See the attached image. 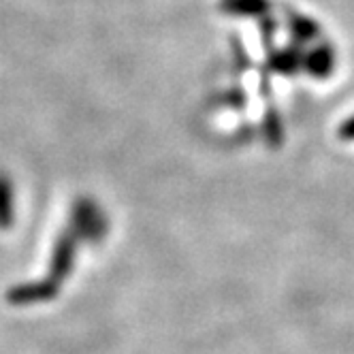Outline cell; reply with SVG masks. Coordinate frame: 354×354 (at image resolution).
I'll return each instance as SVG.
<instances>
[{
  "label": "cell",
  "instance_id": "6da1fadb",
  "mask_svg": "<svg viewBox=\"0 0 354 354\" xmlns=\"http://www.w3.org/2000/svg\"><path fill=\"white\" fill-rule=\"evenodd\" d=\"M342 135L346 137V139H354V118L344 126V131H342Z\"/></svg>",
  "mask_w": 354,
  "mask_h": 354
}]
</instances>
